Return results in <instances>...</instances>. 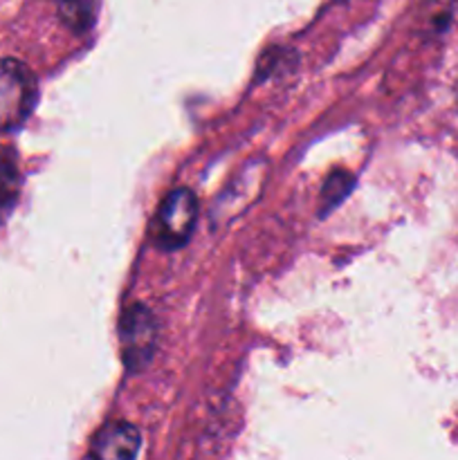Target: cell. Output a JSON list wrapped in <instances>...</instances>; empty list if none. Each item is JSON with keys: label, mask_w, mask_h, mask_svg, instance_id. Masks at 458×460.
<instances>
[{"label": "cell", "mask_w": 458, "mask_h": 460, "mask_svg": "<svg viewBox=\"0 0 458 460\" xmlns=\"http://www.w3.org/2000/svg\"><path fill=\"white\" fill-rule=\"evenodd\" d=\"M198 220V198L191 189L178 187L164 196L151 225V238L160 250H180L191 238Z\"/></svg>", "instance_id": "cell-1"}, {"label": "cell", "mask_w": 458, "mask_h": 460, "mask_svg": "<svg viewBox=\"0 0 458 460\" xmlns=\"http://www.w3.org/2000/svg\"><path fill=\"white\" fill-rule=\"evenodd\" d=\"M36 76L16 58L0 61V133L18 128L36 103Z\"/></svg>", "instance_id": "cell-2"}, {"label": "cell", "mask_w": 458, "mask_h": 460, "mask_svg": "<svg viewBox=\"0 0 458 460\" xmlns=\"http://www.w3.org/2000/svg\"><path fill=\"white\" fill-rule=\"evenodd\" d=\"M121 358L130 371L146 367L157 346V323L146 305H130L119 319Z\"/></svg>", "instance_id": "cell-3"}, {"label": "cell", "mask_w": 458, "mask_h": 460, "mask_svg": "<svg viewBox=\"0 0 458 460\" xmlns=\"http://www.w3.org/2000/svg\"><path fill=\"white\" fill-rule=\"evenodd\" d=\"M139 436L137 427L130 422H108L94 434L84 460H137Z\"/></svg>", "instance_id": "cell-4"}, {"label": "cell", "mask_w": 458, "mask_h": 460, "mask_svg": "<svg viewBox=\"0 0 458 460\" xmlns=\"http://www.w3.org/2000/svg\"><path fill=\"white\" fill-rule=\"evenodd\" d=\"M21 193V171L12 148L0 146V223L7 220Z\"/></svg>", "instance_id": "cell-5"}, {"label": "cell", "mask_w": 458, "mask_h": 460, "mask_svg": "<svg viewBox=\"0 0 458 460\" xmlns=\"http://www.w3.org/2000/svg\"><path fill=\"white\" fill-rule=\"evenodd\" d=\"M99 0H58V16L75 34H85L97 21Z\"/></svg>", "instance_id": "cell-6"}, {"label": "cell", "mask_w": 458, "mask_h": 460, "mask_svg": "<svg viewBox=\"0 0 458 460\" xmlns=\"http://www.w3.org/2000/svg\"><path fill=\"white\" fill-rule=\"evenodd\" d=\"M350 189H353V178H350V173H346V171H337V173H332L330 178L326 180V184H323V193H321L323 214L330 211L332 207L339 205V202L348 196Z\"/></svg>", "instance_id": "cell-7"}]
</instances>
